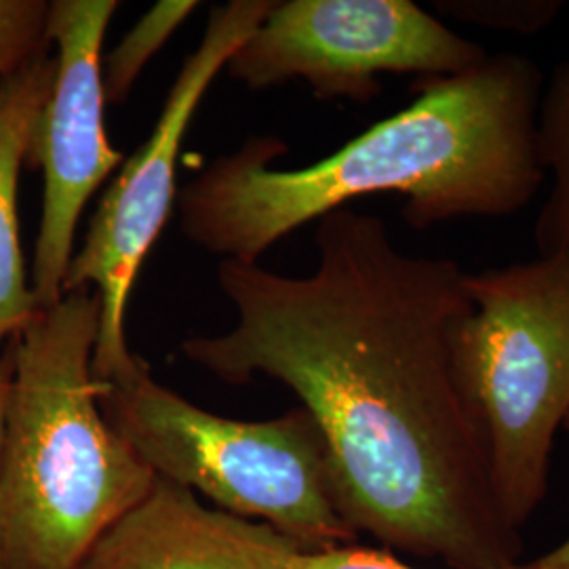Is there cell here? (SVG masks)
Listing matches in <instances>:
<instances>
[{
  "label": "cell",
  "instance_id": "1",
  "mask_svg": "<svg viewBox=\"0 0 569 569\" xmlns=\"http://www.w3.org/2000/svg\"><path fill=\"white\" fill-rule=\"evenodd\" d=\"M315 243L308 277L224 260L218 283L237 326L186 340L183 357L226 385L266 376L296 392L357 533L453 569L517 566L519 531L498 507L451 371L467 272L409 256L380 218L348 207L319 220Z\"/></svg>",
  "mask_w": 569,
  "mask_h": 569
},
{
  "label": "cell",
  "instance_id": "2",
  "mask_svg": "<svg viewBox=\"0 0 569 569\" xmlns=\"http://www.w3.org/2000/svg\"><path fill=\"white\" fill-rule=\"evenodd\" d=\"M413 89L407 108L302 169H272L287 150L277 138H251L207 164L178 192L183 234L213 256L258 264L289 232L371 194L406 197L416 230L526 209L547 178L536 150L538 63L489 56Z\"/></svg>",
  "mask_w": 569,
  "mask_h": 569
},
{
  "label": "cell",
  "instance_id": "3",
  "mask_svg": "<svg viewBox=\"0 0 569 569\" xmlns=\"http://www.w3.org/2000/svg\"><path fill=\"white\" fill-rule=\"evenodd\" d=\"M100 310L98 293L79 287L7 346L0 569L79 568L157 479L103 418L93 373Z\"/></svg>",
  "mask_w": 569,
  "mask_h": 569
},
{
  "label": "cell",
  "instance_id": "4",
  "mask_svg": "<svg viewBox=\"0 0 569 569\" xmlns=\"http://www.w3.org/2000/svg\"><path fill=\"white\" fill-rule=\"evenodd\" d=\"M470 308L449 331L451 371L510 528L545 500L569 416V264L533 258L467 274Z\"/></svg>",
  "mask_w": 569,
  "mask_h": 569
},
{
  "label": "cell",
  "instance_id": "5",
  "mask_svg": "<svg viewBox=\"0 0 569 569\" xmlns=\"http://www.w3.org/2000/svg\"><path fill=\"white\" fill-rule=\"evenodd\" d=\"M100 407L154 477L266 523L302 550L355 542L336 505L326 441L305 407L264 422L224 418L159 385L146 361L102 382Z\"/></svg>",
  "mask_w": 569,
  "mask_h": 569
},
{
  "label": "cell",
  "instance_id": "6",
  "mask_svg": "<svg viewBox=\"0 0 569 569\" xmlns=\"http://www.w3.org/2000/svg\"><path fill=\"white\" fill-rule=\"evenodd\" d=\"M274 2L230 0L213 7L197 51L183 61L150 138L122 161L68 268L63 293L91 287L100 298V333L93 373L114 382L136 371L140 357L127 345V305L148 251L163 232L178 199L183 136L211 82L264 20Z\"/></svg>",
  "mask_w": 569,
  "mask_h": 569
},
{
  "label": "cell",
  "instance_id": "7",
  "mask_svg": "<svg viewBox=\"0 0 569 569\" xmlns=\"http://www.w3.org/2000/svg\"><path fill=\"white\" fill-rule=\"evenodd\" d=\"M488 51L411 0H287L226 63L251 89L305 81L319 100L367 102L380 74L456 77Z\"/></svg>",
  "mask_w": 569,
  "mask_h": 569
},
{
  "label": "cell",
  "instance_id": "8",
  "mask_svg": "<svg viewBox=\"0 0 569 569\" xmlns=\"http://www.w3.org/2000/svg\"><path fill=\"white\" fill-rule=\"evenodd\" d=\"M117 9V0L49 2L56 77L28 154L42 169L41 224L30 277L39 310L63 298L82 211L122 164L103 129L102 44Z\"/></svg>",
  "mask_w": 569,
  "mask_h": 569
},
{
  "label": "cell",
  "instance_id": "9",
  "mask_svg": "<svg viewBox=\"0 0 569 569\" xmlns=\"http://www.w3.org/2000/svg\"><path fill=\"white\" fill-rule=\"evenodd\" d=\"M300 550L277 529L211 509L190 489L157 477L77 569H291Z\"/></svg>",
  "mask_w": 569,
  "mask_h": 569
},
{
  "label": "cell",
  "instance_id": "10",
  "mask_svg": "<svg viewBox=\"0 0 569 569\" xmlns=\"http://www.w3.org/2000/svg\"><path fill=\"white\" fill-rule=\"evenodd\" d=\"M53 77L56 60L47 49L0 82V346L39 312L21 253L18 186Z\"/></svg>",
  "mask_w": 569,
  "mask_h": 569
},
{
  "label": "cell",
  "instance_id": "11",
  "mask_svg": "<svg viewBox=\"0 0 569 569\" xmlns=\"http://www.w3.org/2000/svg\"><path fill=\"white\" fill-rule=\"evenodd\" d=\"M536 150L552 180L533 232L538 256L569 264V60L555 68L549 87L542 89Z\"/></svg>",
  "mask_w": 569,
  "mask_h": 569
},
{
  "label": "cell",
  "instance_id": "12",
  "mask_svg": "<svg viewBox=\"0 0 569 569\" xmlns=\"http://www.w3.org/2000/svg\"><path fill=\"white\" fill-rule=\"evenodd\" d=\"M199 7L192 0H161L146 11L122 41L102 60L103 100L121 103L129 98L146 63L161 51L164 42L182 26L186 18Z\"/></svg>",
  "mask_w": 569,
  "mask_h": 569
},
{
  "label": "cell",
  "instance_id": "13",
  "mask_svg": "<svg viewBox=\"0 0 569 569\" xmlns=\"http://www.w3.org/2000/svg\"><path fill=\"white\" fill-rule=\"evenodd\" d=\"M47 0H0V82L49 49Z\"/></svg>",
  "mask_w": 569,
  "mask_h": 569
},
{
  "label": "cell",
  "instance_id": "14",
  "mask_svg": "<svg viewBox=\"0 0 569 569\" xmlns=\"http://www.w3.org/2000/svg\"><path fill=\"white\" fill-rule=\"evenodd\" d=\"M456 20L517 34H536L561 11L557 0H448L437 2Z\"/></svg>",
  "mask_w": 569,
  "mask_h": 569
},
{
  "label": "cell",
  "instance_id": "15",
  "mask_svg": "<svg viewBox=\"0 0 569 569\" xmlns=\"http://www.w3.org/2000/svg\"><path fill=\"white\" fill-rule=\"evenodd\" d=\"M291 569H413L403 561L395 559L385 550L361 549V547H336L327 550H300ZM507 569H528L526 566H512Z\"/></svg>",
  "mask_w": 569,
  "mask_h": 569
},
{
  "label": "cell",
  "instance_id": "16",
  "mask_svg": "<svg viewBox=\"0 0 569 569\" xmlns=\"http://www.w3.org/2000/svg\"><path fill=\"white\" fill-rule=\"evenodd\" d=\"M563 427L569 430V416ZM528 569H569V538L566 542H561L559 547L549 550L547 555H542L540 559L531 561L526 566Z\"/></svg>",
  "mask_w": 569,
  "mask_h": 569
},
{
  "label": "cell",
  "instance_id": "17",
  "mask_svg": "<svg viewBox=\"0 0 569 569\" xmlns=\"http://www.w3.org/2000/svg\"><path fill=\"white\" fill-rule=\"evenodd\" d=\"M9 380H11V359L9 350L0 352V458H2V435H4V407L9 395Z\"/></svg>",
  "mask_w": 569,
  "mask_h": 569
}]
</instances>
